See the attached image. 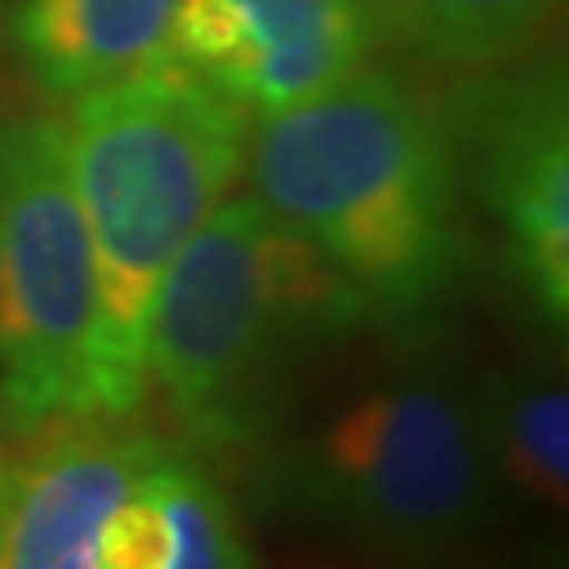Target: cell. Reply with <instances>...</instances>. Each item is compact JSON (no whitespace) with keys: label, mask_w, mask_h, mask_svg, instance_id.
Instances as JSON below:
<instances>
[{"label":"cell","mask_w":569,"mask_h":569,"mask_svg":"<svg viewBox=\"0 0 569 569\" xmlns=\"http://www.w3.org/2000/svg\"><path fill=\"white\" fill-rule=\"evenodd\" d=\"M561 0H371L397 39L451 68H498L549 39Z\"/></svg>","instance_id":"10"},{"label":"cell","mask_w":569,"mask_h":569,"mask_svg":"<svg viewBox=\"0 0 569 569\" xmlns=\"http://www.w3.org/2000/svg\"><path fill=\"white\" fill-rule=\"evenodd\" d=\"M178 4L182 0H21L13 39L42 93L72 102L169 60Z\"/></svg>","instance_id":"9"},{"label":"cell","mask_w":569,"mask_h":569,"mask_svg":"<svg viewBox=\"0 0 569 569\" xmlns=\"http://www.w3.org/2000/svg\"><path fill=\"white\" fill-rule=\"evenodd\" d=\"M489 465L540 507L569 498V397L552 376H510L481 418Z\"/></svg>","instance_id":"11"},{"label":"cell","mask_w":569,"mask_h":569,"mask_svg":"<svg viewBox=\"0 0 569 569\" xmlns=\"http://www.w3.org/2000/svg\"><path fill=\"white\" fill-rule=\"evenodd\" d=\"M367 317L363 296L253 194L228 199L164 270L143 367L203 448L262 427L283 376Z\"/></svg>","instance_id":"3"},{"label":"cell","mask_w":569,"mask_h":569,"mask_svg":"<svg viewBox=\"0 0 569 569\" xmlns=\"http://www.w3.org/2000/svg\"><path fill=\"white\" fill-rule=\"evenodd\" d=\"M143 489L164 519V569H249L237 510L203 468L169 448L161 465L143 477Z\"/></svg>","instance_id":"12"},{"label":"cell","mask_w":569,"mask_h":569,"mask_svg":"<svg viewBox=\"0 0 569 569\" xmlns=\"http://www.w3.org/2000/svg\"><path fill=\"white\" fill-rule=\"evenodd\" d=\"M93 249L60 119L0 127V430L93 418Z\"/></svg>","instance_id":"4"},{"label":"cell","mask_w":569,"mask_h":569,"mask_svg":"<svg viewBox=\"0 0 569 569\" xmlns=\"http://www.w3.org/2000/svg\"><path fill=\"white\" fill-rule=\"evenodd\" d=\"M376 34L371 0H182L169 60L262 119L367 68Z\"/></svg>","instance_id":"6"},{"label":"cell","mask_w":569,"mask_h":569,"mask_svg":"<svg viewBox=\"0 0 569 569\" xmlns=\"http://www.w3.org/2000/svg\"><path fill=\"white\" fill-rule=\"evenodd\" d=\"M63 152L93 249V418H127L148 392V312L182 244L244 173L249 110L178 60L72 98Z\"/></svg>","instance_id":"1"},{"label":"cell","mask_w":569,"mask_h":569,"mask_svg":"<svg viewBox=\"0 0 569 569\" xmlns=\"http://www.w3.org/2000/svg\"><path fill=\"white\" fill-rule=\"evenodd\" d=\"M481 190L510 266L552 326L569 312V119L561 77L498 89L481 114Z\"/></svg>","instance_id":"8"},{"label":"cell","mask_w":569,"mask_h":569,"mask_svg":"<svg viewBox=\"0 0 569 569\" xmlns=\"http://www.w3.org/2000/svg\"><path fill=\"white\" fill-rule=\"evenodd\" d=\"M164 561H169V540H164L161 507L148 498L140 481L136 493L106 519L93 569H164Z\"/></svg>","instance_id":"13"},{"label":"cell","mask_w":569,"mask_h":569,"mask_svg":"<svg viewBox=\"0 0 569 569\" xmlns=\"http://www.w3.org/2000/svg\"><path fill=\"white\" fill-rule=\"evenodd\" d=\"M287 486L317 519L380 549H451L486 515L481 418L439 380H392L329 418L291 460Z\"/></svg>","instance_id":"5"},{"label":"cell","mask_w":569,"mask_h":569,"mask_svg":"<svg viewBox=\"0 0 569 569\" xmlns=\"http://www.w3.org/2000/svg\"><path fill=\"white\" fill-rule=\"evenodd\" d=\"M244 169L253 199L312 244L367 312L418 317L460 270L451 127L392 72L359 68L262 114Z\"/></svg>","instance_id":"2"},{"label":"cell","mask_w":569,"mask_h":569,"mask_svg":"<svg viewBox=\"0 0 569 569\" xmlns=\"http://www.w3.org/2000/svg\"><path fill=\"white\" fill-rule=\"evenodd\" d=\"M122 418H63L13 451L0 493V569H93L106 519L161 465L164 448Z\"/></svg>","instance_id":"7"}]
</instances>
